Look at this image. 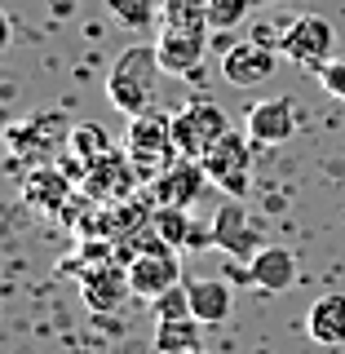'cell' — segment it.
I'll return each instance as SVG.
<instances>
[{"mask_svg": "<svg viewBox=\"0 0 345 354\" xmlns=\"http://www.w3.org/2000/svg\"><path fill=\"white\" fill-rule=\"evenodd\" d=\"M160 53H155V44H129L124 53H120L115 62H111L106 71V97L115 111H124V115H142V111H155V88H160Z\"/></svg>", "mask_w": 345, "mask_h": 354, "instance_id": "1", "label": "cell"}, {"mask_svg": "<svg viewBox=\"0 0 345 354\" xmlns=\"http://www.w3.org/2000/svg\"><path fill=\"white\" fill-rule=\"evenodd\" d=\"M124 155L133 160L138 177H160L169 173L182 155H177V142H173V115H160V111H142V115L129 120V133H124Z\"/></svg>", "mask_w": 345, "mask_h": 354, "instance_id": "2", "label": "cell"}, {"mask_svg": "<svg viewBox=\"0 0 345 354\" xmlns=\"http://www.w3.org/2000/svg\"><path fill=\"white\" fill-rule=\"evenodd\" d=\"M226 133H230L226 111H221L217 102H208V97L186 102L173 115V142H177V155H186V160H204Z\"/></svg>", "mask_w": 345, "mask_h": 354, "instance_id": "3", "label": "cell"}, {"mask_svg": "<svg viewBox=\"0 0 345 354\" xmlns=\"http://www.w3.org/2000/svg\"><path fill=\"white\" fill-rule=\"evenodd\" d=\"M199 164H204V173H208L213 186H221L230 199H243L248 186H252V138L230 129Z\"/></svg>", "mask_w": 345, "mask_h": 354, "instance_id": "4", "label": "cell"}, {"mask_svg": "<svg viewBox=\"0 0 345 354\" xmlns=\"http://www.w3.org/2000/svg\"><path fill=\"white\" fill-rule=\"evenodd\" d=\"M332 44H337V31H332L328 18H319V14H297V18L283 27V36H279V53H283L288 62L306 66V71H319V66L332 58Z\"/></svg>", "mask_w": 345, "mask_h": 354, "instance_id": "5", "label": "cell"}, {"mask_svg": "<svg viewBox=\"0 0 345 354\" xmlns=\"http://www.w3.org/2000/svg\"><path fill=\"white\" fill-rule=\"evenodd\" d=\"M274 66H279V49L265 40H239L230 44L226 53H221V75H226V84L235 88H257L274 75Z\"/></svg>", "mask_w": 345, "mask_h": 354, "instance_id": "6", "label": "cell"}, {"mask_svg": "<svg viewBox=\"0 0 345 354\" xmlns=\"http://www.w3.org/2000/svg\"><path fill=\"white\" fill-rule=\"evenodd\" d=\"M243 133L252 138V147H283L297 133V102L292 97H265L252 102L243 115Z\"/></svg>", "mask_w": 345, "mask_h": 354, "instance_id": "7", "label": "cell"}, {"mask_svg": "<svg viewBox=\"0 0 345 354\" xmlns=\"http://www.w3.org/2000/svg\"><path fill=\"white\" fill-rule=\"evenodd\" d=\"M80 297L93 315H115L120 306L133 297V283H129V266H115V261H97L84 270V283H80Z\"/></svg>", "mask_w": 345, "mask_h": 354, "instance_id": "8", "label": "cell"}, {"mask_svg": "<svg viewBox=\"0 0 345 354\" xmlns=\"http://www.w3.org/2000/svg\"><path fill=\"white\" fill-rule=\"evenodd\" d=\"M204 186H208V173H204V164L199 160H177L169 173H160L151 182V195H155V204L160 208H191L199 195H204Z\"/></svg>", "mask_w": 345, "mask_h": 354, "instance_id": "9", "label": "cell"}, {"mask_svg": "<svg viewBox=\"0 0 345 354\" xmlns=\"http://www.w3.org/2000/svg\"><path fill=\"white\" fill-rule=\"evenodd\" d=\"M129 283H133V297L155 301L160 292L182 283V261H177V252H138L129 261Z\"/></svg>", "mask_w": 345, "mask_h": 354, "instance_id": "10", "label": "cell"}, {"mask_svg": "<svg viewBox=\"0 0 345 354\" xmlns=\"http://www.w3.org/2000/svg\"><path fill=\"white\" fill-rule=\"evenodd\" d=\"M204 49H208L204 31H169V27H160V36H155V53H160L164 75H195L199 62H204Z\"/></svg>", "mask_w": 345, "mask_h": 354, "instance_id": "11", "label": "cell"}, {"mask_svg": "<svg viewBox=\"0 0 345 354\" xmlns=\"http://www.w3.org/2000/svg\"><path fill=\"white\" fill-rule=\"evenodd\" d=\"M248 279L261 292H288L297 283V252L283 248V243H261L248 257Z\"/></svg>", "mask_w": 345, "mask_h": 354, "instance_id": "12", "label": "cell"}, {"mask_svg": "<svg viewBox=\"0 0 345 354\" xmlns=\"http://www.w3.org/2000/svg\"><path fill=\"white\" fill-rule=\"evenodd\" d=\"M208 239H213L217 248H226V252L252 257V252L261 248V226H257L248 213H243L239 204H226V208L213 217V230H208Z\"/></svg>", "mask_w": 345, "mask_h": 354, "instance_id": "13", "label": "cell"}, {"mask_svg": "<svg viewBox=\"0 0 345 354\" xmlns=\"http://www.w3.org/2000/svg\"><path fill=\"white\" fill-rule=\"evenodd\" d=\"M306 332L315 346L341 350L345 346V292H324L306 310Z\"/></svg>", "mask_w": 345, "mask_h": 354, "instance_id": "14", "label": "cell"}, {"mask_svg": "<svg viewBox=\"0 0 345 354\" xmlns=\"http://www.w3.org/2000/svg\"><path fill=\"white\" fill-rule=\"evenodd\" d=\"M186 292H191V315H195L204 328L226 324V319L235 315V292H230L226 279L204 274V279H191V283H186Z\"/></svg>", "mask_w": 345, "mask_h": 354, "instance_id": "15", "label": "cell"}, {"mask_svg": "<svg viewBox=\"0 0 345 354\" xmlns=\"http://www.w3.org/2000/svg\"><path fill=\"white\" fill-rule=\"evenodd\" d=\"M133 177H138V169H133V160L129 155H120V151H111L102 155V160H93L84 169V191L93 195V199H115V195H124L129 186H133Z\"/></svg>", "mask_w": 345, "mask_h": 354, "instance_id": "16", "label": "cell"}, {"mask_svg": "<svg viewBox=\"0 0 345 354\" xmlns=\"http://www.w3.org/2000/svg\"><path fill=\"white\" fill-rule=\"evenodd\" d=\"M160 27L169 31H213L208 22V0H160Z\"/></svg>", "mask_w": 345, "mask_h": 354, "instance_id": "17", "label": "cell"}, {"mask_svg": "<svg viewBox=\"0 0 345 354\" xmlns=\"http://www.w3.org/2000/svg\"><path fill=\"white\" fill-rule=\"evenodd\" d=\"M66 151H71V160H75L71 169H75V173H84L93 160L111 155L115 147H111V138H106V133L97 129V124H75L71 133H66Z\"/></svg>", "mask_w": 345, "mask_h": 354, "instance_id": "18", "label": "cell"}, {"mask_svg": "<svg viewBox=\"0 0 345 354\" xmlns=\"http://www.w3.org/2000/svg\"><path fill=\"white\" fill-rule=\"evenodd\" d=\"M199 319H160L155 324V350L160 354H186L199 350Z\"/></svg>", "mask_w": 345, "mask_h": 354, "instance_id": "19", "label": "cell"}, {"mask_svg": "<svg viewBox=\"0 0 345 354\" xmlns=\"http://www.w3.org/2000/svg\"><path fill=\"white\" fill-rule=\"evenodd\" d=\"M151 226L160 230V239L169 243V248H186V243L199 239V230L191 226V213H186V208H155Z\"/></svg>", "mask_w": 345, "mask_h": 354, "instance_id": "20", "label": "cell"}, {"mask_svg": "<svg viewBox=\"0 0 345 354\" xmlns=\"http://www.w3.org/2000/svg\"><path fill=\"white\" fill-rule=\"evenodd\" d=\"M106 14L115 18L120 27L142 31V27L155 18V5H151V0H106Z\"/></svg>", "mask_w": 345, "mask_h": 354, "instance_id": "21", "label": "cell"}, {"mask_svg": "<svg viewBox=\"0 0 345 354\" xmlns=\"http://www.w3.org/2000/svg\"><path fill=\"white\" fill-rule=\"evenodd\" d=\"M151 315H155V324L160 319H195L191 315V292H186V283H177V288H169V292H160L151 301Z\"/></svg>", "mask_w": 345, "mask_h": 354, "instance_id": "22", "label": "cell"}, {"mask_svg": "<svg viewBox=\"0 0 345 354\" xmlns=\"http://www.w3.org/2000/svg\"><path fill=\"white\" fill-rule=\"evenodd\" d=\"M27 195H31V199H44L49 208H58V204H62V195H66V177H58L53 169H40V173H31Z\"/></svg>", "mask_w": 345, "mask_h": 354, "instance_id": "23", "label": "cell"}, {"mask_svg": "<svg viewBox=\"0 0 345 354\" xmlns=\"http://www.w3.org/2000/svg\"><path fill=\"white\" fill-rule=\"evenodd\" d=\"M248 9L252 0H208V22H213V31H230L248 18Z\"/></svg>", "mask_w": 345, "mask_h": 354, "instance_id": "24", "label": "cell"}, {"mask_svg": "<svg viewBox=\"0 0 345 354\" xmlns=\"http://www.w3.org/2000/svg\"><path fill=\"white\" fill-rule=\"evenodd\" d=\"M315 75H319V84H324L332 97H341V102H345V58H328Z\"/></svg>", "mask_w": 345, "mask_h": 354, "instance_id": "25", "label": "cell"}, {"mask_svg": "<svg viewBox=\"0 0 345 354\" xmlns=\"http://www.w3.org/2000/svg\"><path fill=\"white\" fill-rule=\"evenodd\" d=\"M53 18H66V14H75V0H53Z\"/></svg>", "mask_w": 345, "mask_h": 354, "instance_id": "26", "label": "cell"}, {"mask_svg": "<svg viewBox=\"0 0 345 354\" xmlns=\"http://www.w3.org/2000/svg\"><path fill=\"white\" fill-rule=\"evenodd\" d=\"M186 354H204V350H186Z\"/></svg>", "mask_w": 345, "mask_h": 354, "instance_id": "27", "label": "cell"}]
</instances>
